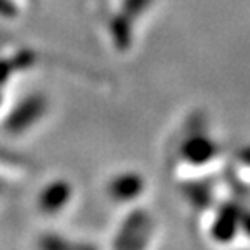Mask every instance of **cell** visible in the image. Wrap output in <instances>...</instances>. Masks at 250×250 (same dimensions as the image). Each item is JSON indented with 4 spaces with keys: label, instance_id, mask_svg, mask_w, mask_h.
Segmentation results:
<instances>
[{
    "label": "cell",
    "instance_id": "6da1fadb",
    "mask_svg": "<svg viewBox=\"0 0 250 250\" xmlns=\"http://www.w3.org/2000/svg\"><path fill=\"white\" fill-rule=\"evenodd\" d=\"M145 188V181L137 174H120L113 181H109L108 184V195L113 196L118 202H129V200L136 198L137 193L141 195Z\"/></svg>",
    "mask_w": 250,
    "mask_h": 250
},
{
    "label": "cell",
    "instance_id": "7a4b0ae2",
    "mask_svg": "<svg viewBox=\"0 0 250 250\" xmlns=\"http://www.w3.org/2000/svg\"><path fill=\"white\" fill-rule=\"evenodd\" d=\"M184 158L189 160L191 164H203L212 158L214 155V146L210 141H205L203 137H196L191 139L184 146Z\"/></svg>",
    "mask_w": 250,
    "mask_h": 250
},
{
    "label": "cell",
    "instance_id": "3957f363",
    "mask_svg": "<svg viewBox=\"0 0 250 250\" xmlns=\"http://www.w3.org/2000/svg\"><path fill=\"white\" fill-rule=\"evenodd\" d=\"M66 200H68V189L66 188L61 186V184H54V186H51L42 195V202H40V205H42V208H45V210L56 212V210H59V207H61Z\"/></svg>",
    "mask_w": 250,
    "mask_h": 250
}]
</instances>
